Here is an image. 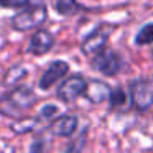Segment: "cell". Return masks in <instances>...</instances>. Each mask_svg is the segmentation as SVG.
Segmentation results:
<instances>
[{
  "mask_svg": "<svg viewBox=\"0 0 153 153\" xmlns=\"http://www.w3.org/2000/svg\"><path fill=\"white\" fill-rule=\"evenodd\" d=\"M36 102L35 92L27 86H17L0 97V112L8 117H20Z\"/></svg>",
  "mask_w": 153,
  "mask_h": 153,
  "instance_id": "cell-1",
  "label": "cell"
},
{
  "mask_svg": "<svg viewBox=\"0 0 153 153\" xmlns=\"http://www.w3.org/2000/svg\"><path fill=\"white\" fill-rule=\"evenodd\" d=\"M48 12L46 5L43 2H36V4H28L23 7V10L15 13L10 20V25L15 31H30L38 28L40 25H43V22L46 20Z\"/></svg>",
  "mask_w": 153,
  "mask_h": 153,
  "instance_id": "cell-2",
  "label": "cell"
},
{
  "mask_svg": "<svg viewBox=\"0 0 153 153\" xmlns=\"http://www.w3.org/2000/svg\"><path fill=\"white\" fill-rule=\"evenodd\" d=\"M130 97L138 110H148L153 105V77H140L130 84Z\"/></svg>",
  "mask_w": 153,
  "mask_h": 153,
  "instance_id": "cell-3",
  "label": "cell"
},
{
  "mask_svg": "<svg viewBox=\"0 0 153 153\" xmlns=\"http://www.w3.org/2000/svg\"><path fill=\"white\" fill-rule=\"evenodd\" d=\"M86 87H87V81L81 74H73V76H69L68 79H64L59 84L56 96L63 102H73L79 96H84Z\"/></svg>",
  "mask_w": 153,
  "mask_h": 153,
  "instance_id": "cell-4",
  "label": "cell"
},
{
  "mask_svg": "<svg viewBox=\"0 0 153 153\" xmlns=\"http://www.w3.org/2000/svg\"><path fill=\"white\" fill-rule=\"evenodd\" d=\"M92 66L96 68L99 73L105 74V76H114V74H117L120 71L122 61L117 56V53H114L112 50H107V48L104 46L100 51H97V53L94 54Z\"/></svg>",
  "mask_w": 153,
  "mask_h": 153,
  "instance_id": "cell-5",
  "label": "cell"
},
{
  "mask_svg": "<svg viewBox=\"0 0 153 153\" xmlns=\"http://www.w3.org/2000/svg\"><path fill=\"white\" fill-rule=\"evenodd\" d=\"M68 71H69V64H68L66 61H63V59L53 61V63L46 68V71L41 74L40 81H38V87H40L41 91L51 89V86H54L61 77L66 76Z\"/></svg>",
  "mask_w": 153,
  "mask_h": 153,
  "instance_id": "cell-6",
  "label": "cell"
},
{
  "mask_svg": "<svg viewBox=\"0 0 153 153\" xmlns=\"http://www.w3.org/2000/svg\"><path fill=\"white\" fill-rule=\"evenodd\" d=\"M54 45V38L53 35L48 30H36L30 38V45H28V51L35 56H41V54H46L48 51H51Z\"/></svg>",
  "mask_w": 153,
  "mask_h": 153,
  "instance_id": "cell-7",
  "label": "cell"
},
{
  "mask_svg": "<svg viewBox=\"0 0 153 153\" xmlns=\"http://www.w3.org/2000/svg\"><path fill=\"white\" fill-rule=\"evenodd\" d=\"M76 128H77V117L69 115V114L54 119L51 127H50L51 133L56 137H71L76 132Z\"/></svg>",
  "mask_w": 153,
  "mask_h": 153,
  "instance_id": "cell-8",
  "label": "cell"
},
{
  "mask_svg": "<svg viewBox=\"0 0 153 153\" xmlns=\"http://www.w3.org/2000/svg\"><path fill=\"white\" fill-rule=\"evenodd\" d=\"M107 38H109V35L105 33V31H96V33H92L91 36H87L86 40L82 41V45H81V50H82L84 54H96L97 51H100L104 46H105L107 43Z\"/></svg>",
  "mask_w": 153,
  "mask_h": 153,
  "instance_id": "cell-9",
  "label": "cell"
},
{
  "mask_svg": "<svg viewBox=\"0 0 153 153\" xmlns=\"http://www.w3.org/2000/svg\"><path fill=\"white\" fill-rule=\"evenodd\" d=\"M109 94H110V89L105 86V84L99 82V81H91V82H87V87H86L84 96H86L91 102L97 104V102L105 100L107 97H109Z\"/></svg>",
  "mask_w": 153,
  "mask_h": 153,
  "instance_id": "cell-10",
  "label": "cell"
},
{
  "mask_svg": "<svg viewBox=\"0 0 153 153\" xmlns=\"http://www.w3.org/2000/svg\"><path fill=\"white\" fill-rule=\"evenodd\" d=\"M54 8H56V12L59 15H63V17H71V15H76L82 7L77 4L76 0H56Z\"/></svg>",
  "mask_w": 153,
  "mask_h": 153,
  "instance_id": "cell-11",
  "label": "cell"
},
{
  "mask_svg": "<svg viewBox=\"0 0 153 153\" xmlns=\"http://www.w3.org/2000/svg\"><path fill=\"white\" fill-rule=\"evenodd\" d=\"M135 41H137V45H148V43H152L153 41V23L145 25V27L138 31Z\"/></svg>",
  "mask_w": 153,
  "mask_h": 153,
  "instance_id": "cell-12",
  "label": "cell"
},
{
  "mask_svg": "<svg viewBox=\"0 0 153 153\" xmlns=\"http://www.w3.org/2000/svg\"><path fill=\"white\" fill-rule=\"evenodd\" d=\"M31 0H0V5L5 8H20L28 5Z\"/></svg>",
  "mask_w": 153,
  "mask_h": 153,
  "instance_id": "cell-13",
  "label": "cell"
},
{
  "mask_svg": "<svg viewBox=\"0 0 153 153\" xmlns=\"http://www.w3.org/2000/svg\"><path fill=\"white\" fill-rule=\"evenodd\" d=\"M58 112V109L54 105H51V104H48V105H45V107H41V119H53L54 117V114Z\"/></svg>",
  "mask_w": 153,
  "mask_h": 153,
  "instance_id": "cell-14",
  "label": "cell"
}]
</instances>
